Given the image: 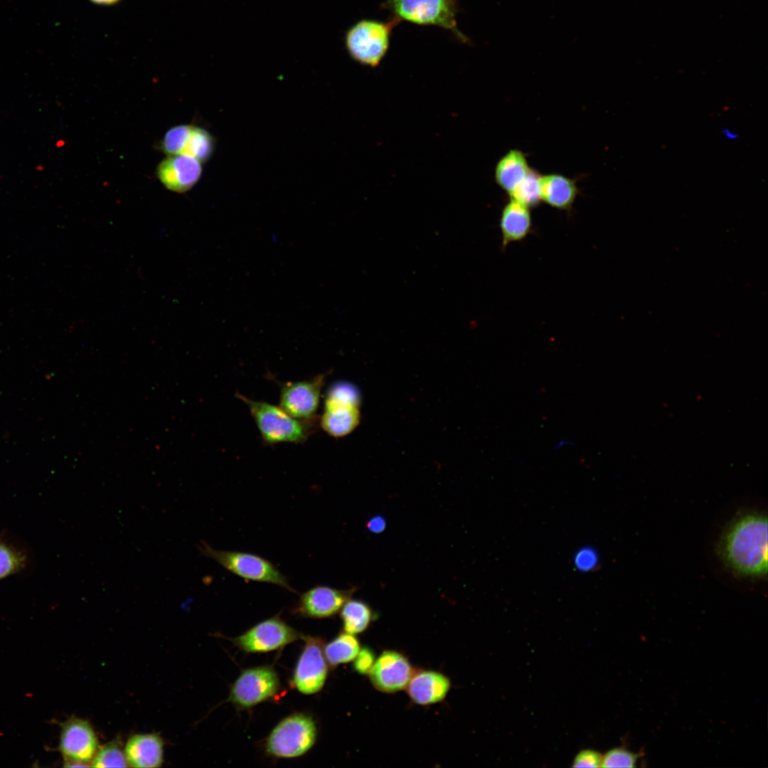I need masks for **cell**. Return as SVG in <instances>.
<instances>
[{
	"mask_svg": "<svg viewBox=\"0 0 768 768\" xmlns=\"http://www.w3.org/2000/svg\"><path fill=\"white\" fill-rule=\"evenodd\" d=\"M638 754L622 747L608 750L602 759L601 767H635Z\"/></svg>",
	"mask_w": 768,
	"mask_h": 768,
	"instance_id": "28",
	"label": "cell"
},
{
	"mask_svg": "<svg viewBox=\"0 0 768 768\" xmlns=\"http://www.w3.org/2000/svg\"><path fill=\"white\" fill-rule=\"evenodd\" d=\"M353 666L361 674L369 673L375 663V658L373 651L367 648L360 649L355 658Z\"/></svg>",
	"mask_w": 768,
	"mask_h": 768,
	"instance_id": "30",
	"label": "cell"
},
{
	"mask_svg": "<svg viewBox=\"0 0 768 768\" xmlns=\"http://www.w3.org/2000/svg\"><path fill=\"white\" fill-rule=\"evenodd\" d=\"M279 688L277 674L271 667L248 668L233 683L229 700L240 708H249L272 698Z\"/></svg>",
	"mask_w": 768,
	"mask_h": 768,
	"instance_id": "8",
	"label": "cell"
},
{
	"mask_svg": "<svg viewBox=\"0 0 768 768\" xmlns=\"http://www.w3.org/2000/svg\"><path fill=\"white\" fill-rule=\"evenodd\" d=\"M398 23L391 17L385 21L363 18L355 23L345 34L351 58L361 65L377 67L388 50L393 30Z\"/></svg>",
	"mask_w": 768,
	"mask_h": 768,
	"instance_id": "3",
	"label": "cell"
},
{
	"mask_svg": "<svg viewBox=\"0 0 768 768\" xmlns=\"http://www.w3.org/2000/svg\"><path fill=\"white\" fill-rule=\"evenodd\" d=\"M720 557L735 574L762 578L767 573V518L747 511L735 517L718 545Z\"/></svg>",
	"mask_w": 768,
	"mask_h": 768,
	"instance_id": "1",
	"label": "cell"
},
{
	"mask_svg": "<svg viewBox=\"0 0 768 768\" xmlns=\"http://www.w3.org/2000/svg\"><path fill=\"white\" fill-rule=\"evenodd\" d=\"M94 4L98 6H113L118 4L121 0H89Z\"/></svg>",
	"mask_w": 768,
	"mask_h": 768,
	"instance_id": "34",
	"label": "cell"
},
{
	"mask_svg": "<svg viewBox=\"0 0 768 768\" xmlns=\"http://www.w3.org/2000/svg\"><path fill=\"white\" fill-rule=\"evenodd\" d=\"M198 548L204 556L246 580L274 584L295 592L287 577L267 559L245 552L215 550L205 542Z\"/></svg>",
	"mask_w": 768,
	"mask_h": 768,
	"instance_id": "5",
	"label": "cell"
},
{
	"mask_svg": "<svg viewBox=\"0 0 768 768\" xmlns=\"http://www.w3.org/2000/svg\"><path fill=\"white\" fill-rule=\"evenodd\" d=\"M316 727L313 719L302 713L282 720L270 732L267 752L278 758H294L303 755L314 745Z\"/></svg>",
	"mask_w": 768,
	"mask_h": 768,
	"instance_id": "6",
	"label": "cell"
},
{
	"mask_svg": "<svg viewBox=\"0 0 768 768\" xmlns=\"http://www.w3.org/2000/svg\"><path fill=\"white\" fill-rule=\"evenodd\" d=\"M201 173V163L185 154L170 155L157 168L160 181L166 188L177 193L191 188L199 180Z\"/></svg>",
	"mask_w": 768,
	"mask_h": 768,
	"instance_id": "15",
	"label": "cell"
},
{
	"mask_svg": "<svg viewBox=\"0 0 768 768\" xmlns=\"http://www.w3.org/2000/svg\"><path fill=\"white\" fill-rule=\"evenodd\" d=\"M597 555L590 550H582L576 557L575 562L580 569L593 568L597 564Z\"/></svg>",
	"mask_w": 768,
	"mask_h": 768,
	"instance_id": "31",
	"label": "cell"
},
{
	"mask_svg": "<svg viewBox=\"0 0 768 768\" xmlns=\"http://www.w3.org/2000/svg\"><path fill=\"white\" fill-rule=\"evenodd\" d=\"M91 762L90 765L93 767H129L119 740H112L99 747Z\"/></svg>",
	"mask_w": 768,
	"mask_h": 768,
	"instance_id": "25",
	"label": "cell"
},
{
	"mask_svg": "<svg viewBox=\"0 0 768 768\" xmlns=\"http://www.w3.org/2000/svg\"><path fill=\"white\" fill-rule=\"evenodd\" d=\"M540 178L541 174L530 168L524 178L509 195L510 198L529 208L538 206L542 201Z\"/></svg>",
	"mask_w": 768,
	"mask_h": 768,
	"instance_id": "24",
	"label": "cell"
},
{
	"mask_svg": "<svg viewBox=\"0 0 768 768\" xmlns=\"http://www.w3.org/2000/svg\"><path fill=\"white\" fill-rule=\"evenodd\" d=\"M191 125L181 124L171 128L165 134L161 148L169 155L181 154L189 136Z\"/></svg>",
	"mask_w": 768,
	"mask_h": 768,
	"instance_id": "27",
	"label": "cell"
},
{
	"mask_svg": "<svg viewBox=\"0 0 768 768\" xmlns=\"http://www.w3.org/2000/svg\"><path fill=\"white\" fill-rule=\"evenodd\" d=\"M340 616L344 631L356 635L368 628L373 613L370 607L364 602L350 598L341 607Z\"/></svg>",
	"mask_w": 768,
	"mask_h": 768,
	"instance_id": "21",
	"label": "cell"
},
{
	"mask_svg": "<svg viewBox=\"0 0 768 768\" xmlns=\"http://www.w3.org/2000/svg\"><path fill=\"white\" fill-rule=\"evenodd\" d=\"M353 589L338 590L317 585L302 593L293 608L297 615L306 618H327L336 614L351 598Z\"/></svg>",
	"mask_w": 768,
	"mask_h": 768,
	"instance_id": "14",
	"label": "cell"
},
{
	"mask_svg": "<svg viewBox=\"0 0 768 768\" xmlns=\"http://www.w3.org/2000/svg\"><path fill=\"white\" fill-rule=\"evenodd\" d=\"M386 526V521L384 518L380 516H377L371 518L367 523L368 529L374 533H380L383 532Z\"/></svg>",
	"mask_w": 768,
	"mask_h": 768,
	"instance_id": "32",
	"label": "cell"
},
{
	"mask_svg": "<svg viewBox=\"0 0 768 768\" xmlns=\"http://www.w3.org/2000/svg\"><path fill=\"white\" fill-rule=\"evenodd\" d=\"M325 378L324 373L309 380L284 383L280 391L279 407L296 419L314 420Z\"/></svg>",
	"mask_w": 768,
	"mask_h": 768,
	"instance_id": "11",
	"label": "cell"
},
{
	"mask_svg": "<svg viewBox=\"0 0 768 768\" xmlns=\"http://www.w3.org/2000/svg\"><path fill=\"white\" fill-rule=\"evenodd\" d=\"M98 740L91 725L86 720L72 717L60 724L58 750L64 762H77L87 766L97 749Z\"/></svg>",
	"mask_w": 768,
	"mask_h": 768,
	"instance_id": "12",
	"label": "cell"
},
{
	"mask_svg": "<svg viewBox=\"0 0 768 768\" xmlns=\"http://www.w3.org/2000/svg\"><path fill=\"white\" fill-rule=\"evenodd\" d=\"M382 8L398 23L407 21L419 26H435L450 31L459 41L469 39L457 26V0H386Z\"/></svg>",
	"mask_w": 768,
	"mask_h": 768,
	"instance_id": "2",
	"label": "cell"
},
{
	"mask_svg": "<svg viewBox=\"0 0 768 768\" xmlns=\"http://www.w3.org/2000/svg\"><path fill=\"white\" fill-rule=\"evenodd\" d=\"M451 686L449 678L434 671H422L413 673L406 688L412 701L421 705H429L444 699Z\"/></svg>",
	"mask_w": 768,
	"mask_h": 768,
	"instance_id": "16",
	"label": "cell"
},
{
	"mask_svg": "<svg viewBox=\"0 0 768 768\" xmlns=\"http://www.w3.org/2000/svg\"><path fill=\"white\" fill-rule=\"evenodd\" d=\"M214 139L206 129L192 126L181 154L191 156L201 163L208 161L213 153Z\"/></svg>",
	"mask_w": 768,
	"mask_h": 768,
	"instance_id": "23",
	"label": "cell"
},
{
	"mask_svg": "<svg viewBox=\"0 0 768 768\" xmlns=\"http://www.w3.org/2000/svg\"><path fill=\"white\" fill-rule=\"evenodd\" d=\"M304 637V646L294 671L292 683L300 693L311 695L322 689L327 677L328 663L321 639Z\"/></svg>",
	"mask_w": 768,
	"mask_h": 768,
	"instance_id": "10",
	"label": "cell"
},
{
	"mask_svg": "<svg viewBox=\"0 0 768 768\" xmlns=\"http://www.w3.org/2000/svg\"><path fill=\"white\" fill-rule=\"evenodd\" d=\"M721 134L730 141H735L739 138V135L728 127H724L720 131Z\"/></svg>",
	"mask_w": 768,
	"mask_h": 768,
	"instance_id": "33",
	"label": "cell"
},
{
	"mask_svg": "<svg viewBox=\"0 0 768 768\" xmlns=\"http://www.w3.org/2000/svg\"><path fill=\"white\" fill-rule=\"evenodd\" d=\"M541 200L550 206L570 210L579 193L575 180L560 174L541 175Z\"/></svg>",
	"mask_w": 768,
	"mask_h": 768,
	"instance_id": "19",
	"label": "cell"
},
{
	"mask_svg": "<svg viewBox=\"0 0 768 768\" xmlns=\"http://www.w3.org/2000/svg\"><path fill=\"white\" fill-rule=\"evenodd\" d=\"M124 753L129 766L159 767L164 761V742L154 733L134 735L128 739Z\"/></svg>",
	"mask_w": 768,
	"mask_h": 768,
	"instance_id": "17",
	"label": "cell"
},
{
	"mask_svg": "<svg viewBox=\"0 0 768 768\" xmlns=\"http://www.w3.org/2000/svg\"><path fill=\"white\" fill-rule=\"evenodd\" d=\"M602 756L594 750H580L575 757L572 767H601Z\"/></svg>",
	"mask_w": 768,
	"mask_h": 768,
	"instance_id": "29",
	"label": "cell"
},
{
	"mask_svg": "<svg viewBox=\"0 0 768 768\" xmlns=\"http://www.w3.org/2000/svg\"><path fill=\"white\" fill-rule=\"evenodd\" d=\"M360 649L355 635L344 631L324 646V653L328 664L336 666L353 661Z\"/></svg>",
	"mask_w": 768,
	"mask_h": 768,
	"instance_id": "22",
	"label": "cell"
},
{
	"mask_svg": "<svg viewBox=\"0 0 768 768\" xmlns=\"http://www.w3.org/2000/svg\"><path fill=\"white\" fill-rule=\"evenodd\" d=\"M302 637V634L277 616L258 623L233 641L247 653H265L282 648Z\"/></svg>",
	"mask_w": 768,
	"mask_h": 768,
	"instance_id": "9",
	"label": "cell"
},
{
	"mask_svg": "<svg viewBox=\"0 0 768 768\" xmlns=\"http://www.w3.org/2000/svg\"><path fill=\"white\" fill-rule=\"evenodd\" d=\"M360 396L353 385L338 382L326 391L321 426L331 436L340 437L351 432L360 419Z\"/></svg>",
	"mask_w": 768,
	"mask_h": 768,
	"instance_id": "7",
	"label": "cell"
},
{
	"mask_svg": "<svg viewBox=\"0 0 768 768\" xmlns=\"http://www.w3.org/2000/svg\"><path fill=\"white\" fill-rule=\"evenodd\" d=\"M530 169L525 154L519 149H511L497 162L495 181L501 189L510 195Z\"/></svg>",
	"mask_w": 768,
	"mask_h": 768,
	"instance_id": "20",
	"label": "cell"
},
{
	"mask_svg": "<svg viewBox=\"0 0 768 768\" xmlns=\"http://www.w3.org/2000/svg\"><path fill=\"white\" fill-rule=\"evenodd\" d=\"M503 250L514 242L521 241L530 233L532 217L530 208L511 198L503 206L500 218Z\"/></svg>",
	"mask_w": 768,
	"mask_h": 768,
	"instance_id": "18",
	"label": "cell"
},
{
	"mask_svg": "<svg viewBox=\"0 0 768 768\" xmlns=\"http://www.w3.org/2000/svg\"><path fill=\"white\" fill-rule=\"evenodd\" d=\"M247 406L263 441L268 444L282 442L302 443L311 433L312 420L296 419L280 407L255 401L238 394Z\"/></svg>",
	"mask_w": 768,
	"mask_h": 768,
	"instance_id": "4",
	"label": "cell"
},
{
	"mask_svg": "<svg viewBox=\"0 0 768 768\" xmlns=\"http://www.w3.org/2000/svg\"><path fill=\"white\" fill-rule=\"evenodd\" d=\"M413 673V668L407 658L395 651H383L375 659L369 673L373 686L385 693H394L406 688Z\"/></svg>",
	"mask_w": 768,
	"mask_h": 768,
	"instance_id": "13",
	"label": "cell"
},
{
	"mask_svg": "<svg viewBox=\"0 0 768 768\" xmlns=\"http://www.w3.org/2000/svg\"><path fill=\"white\" fill-rule=\"evenodd\" d=\"M26 560L23 553L0 540V580L21 570Z\"/></svg>",
	"mask_w": 768,
	"mask_h": 768,
	"instance_id": "26",
	"label": "cell"
}]
</instances>
